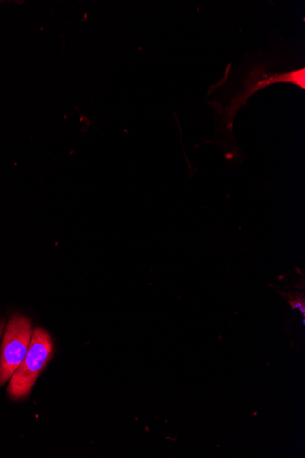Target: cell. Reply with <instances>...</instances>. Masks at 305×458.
Returning a JSON list of instances; mask_svg holds the SVG:
<instances>
[{
  "mask_svg": "<svg viewBox=\"0 0 305 458\" xmlns=\"http://www.w3.org/2000/svg\"><path fill=\"white\" fill-rule=\"evenodd\" d=\"M4 325H5V322L3 319H0V336L3 335Z\"/></svg>",
  "mask_w": 305,
  "mask_h": 458,
  "instance_id": "4",
  "label": "cell"
},
{
  "mask_svg": "<svg viewBox=\"0 0 305 458\" xmlns=\"http://www.w3.org/2000/svg\"><path fill=\"white\" fill-rule=\"evenodd\" d=\"M304 76L305 70L302 68L287 73L275 74L271 76L266 72L261 79H259L260 76L258 75L256 77H252L251 81L248 79L247 82H245L244 92L233 100L228 111L229 114L233 118L237 110L245 104L246 100L250 96L260 89L273 85V83L290 82L304 89Z\"/></svg>",
  "mask_w": 305,
  "mask_h": 458,
  "instance_id": "3",
  "label": "cell"
},
{
  "mask_svg": "<svg viewBox=\"0 0 305 458\" xmlns=\"http://www.w3.org/2000/svg\"><path fill=\"white\" fill-rule=\"evenodd\" d=\"M53 341L49 332L37 327L25 359L11 378L8 393L12 399H25L31 392L40 373L53 357Z\"/></svg>",
  "mask_w": 305,
  "mask_h": 458,
  "instance_id": "1",
  "label": "cell"
},
{
  "mask_svg": "<svg viewBox=\"0 0 305 458\" xmlns=\"http://www.w3.org/2000/svg\"><path fill=\"white\" fill-rule=\"evenodd\" d=\"M32 333L30 318L21 314L12 316L0 346V387L12 378L25 359Z\"/></svg>",
  "mask_w": 305,
  "mask_h": 458,
  "instance_id": "2",
  "label": "cell"
}]
</instances>
